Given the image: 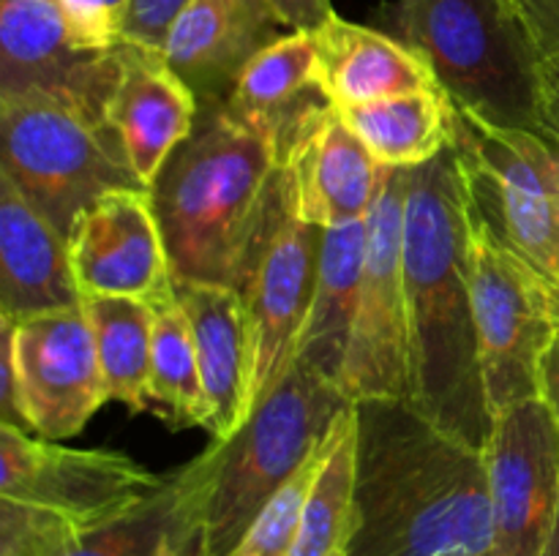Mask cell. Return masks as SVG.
Listing matches in <instances>:
<instances>
[{"label":"cell","mask_w":559,"mask_h":556,"mask_svg":"<svg viewBox=\"0 0 559 556\" xmlns=\"http://www.w3.org/2000/svg\"><path fill=\"white\" fill-rule=\"evenodd\" d=\"M355 403V527L344 556H491L486 452L409 398Z\"/></svg>","instance_id":"6da1fadb"},{"label":"cell","mask_w":559,"mask_h":556,"mask_svg":"<svg viewBox=\"0 0 559 556\" xmlns=\"http://www.w3.org/2000/svg\"><path fill=\"white\" fill-rule=\"evenodd\" d=\"M404 283L409 401L448 434L486 450L491 412L469 276L467 185L453 145L409 169Z\"/></svg>","instance_id":"7a4b0ae2"},{"label":"cell","mask_w":559,"mask_h":556,"mask_svg":"<svg viewBox=\"0 0 559 556\" xmlns=\"http://www.w3.org/2000/svg\"><path fill=\"white\" fill-rule=\"evenodd\" d=\"M293 123L229 104L197 112L191 134L151 183L173 281L233 287Z\"/></svg>","instance_id":"3957f363"},{"label":"cell","mask_w":559,"mask_h":556,"mask_svg":"<svg viewBox=\"0 0 559 556\" xmlns=\"http://www.w3.org/2000/svg\"><path fill=\"white\" fill-rule=\"evenodd\" d=\"M349 403L336 382L295 360L229 439L189 461L194 556H229Z\"/></svg>","instance_id":"277c9868"},{"label":"cell","mask_w":559,"mask_h":556,"mask_svg":"<svg viewBox=\"0 0 559 556\" xmlns=\"http://www.w3.org/2000/svg\"><path fill=\"white\" fill-rule=\"evenodd\" d=\"M396 25L453 107L544 134L540 55L513 0H402Z\"/></svg>","instance_id":"5b68a950"},{"label":"cell","mask_w":559,"mask_h":556,"mask_svg":"<svg viewBox=\"0 0 559 556\" xmlns=\"http://www.w3.org/2000/svg\"><path fill=\"white\" fill-rule=\"evenodd\" d=\"M0 174L63 234L118 189H147L131 169L107 112L80 98L25 90L0 96Z\"/></svg>","instance_id":"8992f818"},{"label":"cell","mask_w":559,"mask_h":556,"mask_svg":"<svg viewBox=\"0 0 559 556\" xmlns=\"http://www.w3.org/2000/svg\"><path fill=\"white\" fill-rule=\"evenodd\" d=\"M451 145L467 185L469 213L559 283V142L524 129H497L451 104Z\"/></svg>","instance_id":"52a82bcc"},{"label":"cell","mask_w":559,"mask_h":556,"mask_svg":"<svg viewBox=\"0 0 559 556\" xmlns=\"http://www.w3.org/2000/svg\"><path fill=\"white\" fill-rule=\"evenodd\" d=\"M320 249L322 229L298 216L293 172L284 156L233 281L251 333L249 414L298 360Z\"/></svg>","instance_id":"ba28073f"},{"label":"cell","mask_w":559,"mask_h":556,"mask_svg":"<svg viewBox=\"0 0 559 556\" xmlns=\"http://www.w3.org/2000/svg\"><path fill=\"white\" fill-rule=\"evenodd\" d=\"M469 207V202H467ZM469 276L491 420L538 398V363L557 330L551 287L469 213Z\"/></svg>","instance_id":"9c48e42d"},{"label":"cell","mask_w":559,"mask_h":556,"mask_svg":"<svg viewBox=\"0 0 559 556\" xmlns=\"http://www.w3.org/2000/svg\"><path fill=\"white\" fill-rule=\"evenodd\" d=\"M409 169L382 167L366 218V265L358 314L344 360L342 390L349 401L409 398V325L404 283V210Z\"/></svg>","instance_id":"30bf717a"},{"label":"cell","mask_w":559,"mask_h":556,"mask_svg":"<svg viewBox=\"0 0 559 556\" xmlns=\"http://www.w3.org/2000/svg\"><path fill=\"white\" fill-rule=\"evenodd\" d=\"M167 485L134 458L112 450H74L0 423V499L22 501L98 529L136 510Z\"/></svg>","instance_id":"8fae6325"},{"label":"cell","mask_w":559,"mask_h":556,"mask_svg":"<svg viewBox=\"0 0 559 556\" xmlns=\"http://www.w3.org/2000/svg\"><path fill=\"white\" fill-rule=\"evenodd\" d=\"M0 330L14 360L20 428L52 442L80 434L107 401L85 305L22 322L0 316Z\"/></svg>","instance_id":"7c38bea8"},{"label":"cell","mask_w":559,"mask_h":556,"mask_svg":"<svg viewBox=\"0 0 559 556\" xmlns=\"http://www.w3.org/2000/svg\"><path fill=\"white\" fill-rule=\"evenodd\" d=\"M489 469L491 556H540L559 510V428L540 398H527L491 420Z\"/></svg>","instance_id":"4fadbf2b"},{"label":"cell","mask_w":559,"mask_h":556,"mask_svg":"<svg viewBox=\"0 0 559 556\" xmlns=\"http://www.w3.org/2000/svg\"><path fill=\"white\" fill-rule=\"evenodd\" d=\"M69 251L82 300L162 303L175 289L151 189H118L93 202L71 232Z\"/></svg>","instance_id":"5bb4252c"},{"label":"cell","mask_w":559,"mask_h":556,"mask_svg":"<svg viewBox=\"0 0 559 556\" xmlns=\"http://www.w3.org/2000/svg\"><path fill=\"white\" fill-rule=\"evenodd\" d=\"M115 80V47H80L58 0H0V96L44 90L107 112Z\"/></svg>","instance_id":"9a60e30c"},{"label":"cell","mask_w":559,"mask_h":556,"mask_svg":"<svg viewBox=\"0 0 559 556\" xmlns=\"http://www.w3.org/2000/svg\"><path fill=\"white\" fill-rule=\"evenodd\" d=\"M287 33L271 0H191L175 20L162 55L197 107H222L233 98L246 65Z\"/></svg>","instance_id":"2e32d148"},{"label":"cell","mask_w":559,"mask_h":556,"mask_svg":"<svg viewBox=\"0 0 559 556\" xmlns=\"http://www.w3.org/2000/svg\"><path fill=\"white\" fill-rule=\"evenodd\" d=\"M287 164L306 223L347 227L369 218L382 167L333 104L317 101L289 129Z\"/></svg>","instance_id":"e0dca14e"},{"label":"cell","mask_w":559,"mask_h":556,"mask_svg":"<svg viewBox=\"0 0 559 556\" xmlns=\"http://www.w3.org/2000/svg\"><path fill=\"white\" fill-rule=\"evenodd\" d=\"M115 55L118 80L107 101V120L136 178L151 189L169 153L191 134L200 107L162 52L118 41Z\"/></svg>","instance_id":"ac0fdd59"},{"label":"cell","mask_w":559,"mask_h":556,"mask_svg":"<svg viewBox=\"0 0 559 556\" xmlns=\"http://www.w3.org/2000/svg\"><path fill=\"white\" fill-rule=\"evenodd\" d=\"M82 305L69 240L0 174V309L22 322Z\"/></svg>","instance_id":"d6986e66"},{"label":"cell","mask_w":559,"mask_h":556,"mask_svg":"<svg viewBox=\"0 0 559 556\" xmlns=\"http://www.w3.org/2000/svg\"><path fill=\"white\" fill-rule=\"evenodd\" d=\"M207 392V434L224 442L249 418L251 333L240 294L222 283L175 281Z\"/></svg>","instance_id":"ffe728a7"},{"label":"cell","mask_w":559,"mask_h":556,"mask_svg":"<svg viewBox=\"0 0 559 556\" xmlns=\"http://www.w3.org/2000/svg\"><path fill=\"white\" fill-rule=\"evenodd\" d=\"M317 36V87L336 109L440 90L415 49L371 27L333 14Z\"/></svg>","instance_id":"44dd1931"},{"label":"cell","mask_w":559,"mask_h":556,"mask_svg":"<svg viewBox=\"0 0 559 556\" xmlns=\"http://www.w3.org/2000/svg\"><path fill=\"white\" fill-rule=\"evenodd\" d=\"M366 221L322 229L320 267L309 316L298 343V360L342 387L344 360L358 314L366 265Z\"/></svg>","instance_id":"7402d4cb"},{"label":"cell","mask_w":559,"mask_h":556,"mask_svg":"<svg viewBox=\"0 0 559 556\" xmlns=\"http://www.w3.org/2000/svg\"><path fill=\"white\" fill-rule=\"evenodd\" d=\"M380 167L415 169L451 145V101L445 93H407L338 109Z\"/></svg>","instance_id":"603a6c76"},{"label":"cell","mask_w":559,"mask_h":556,"mask_svg":"<svg viewBox=\"0 0 559 556\" xmlns=\"http://www.w3.org/2000/svg\"><path fill=\"white\" fill-rule=\"evenodd\" d=\"M355 456H358V418L349 403L333 423L322 445L311 488L300 510L298 537L289 556L347 554L355 527Z\"/></svg>","instance_id":"cb8c5ba5"},{"label":"cell","mask_w":559,"mask_h":556,"mask_svg":"<svg viewBox=\"0 0 559 556\" xmlns=\"http://www.w3.org/2000/svg\"><path fill=\"white\" fill-rule=\"evenodd\" d=\"M82 305L96 338L107 401L145 412L156 309L136 298H85Z\"/></svg>","instance_id":"d4e9b609"},{"label":"cell","mask_w":559,"mask_h":556,"mask_svg":"<svg viewBox=\"0 0 559 556\" xmlns=\"http://www.w3.org/2000/svg\"><path fill=\"white\" fill-rule=\"evenodd\" d=\"M156 309L151 349V379H147V409L167 420L173 428L207 423V392L202 382L200 354L189 319L180 309L175 289Z\"/></svg>","instance_id":"484cf974"},{"label":"cell","mask_w":559,"mask_h":556,"mask_svg":"<svg viewBox=\"0 0 559 556\" xmlns=\"http://www.w3.org/2000/svg\"><path fill=\"white\" fill-rule=\"evenodd\" d=\"M309 96H322L317 87V36L289 31L246 65L227 104L240 112L293 123L311 104L322 101H306Z\"/></svg>","instance_id":"4316f807"},{"label":"cell","mask_w":559,"mask_h":556,"mask_svg":"<svg viewBox=\"0 0 559 556\" xmlns=\"http://www.w3.org/2000/svg\"><path fill=\"white\" fill-rule=\"evenodd\" d=\"M167 543L191 551L189 472L167 474V485L153 499L82 537L66 556H158Z\"/></svg>","instance_id":"83f0119b"},{"label":"cell","mask_w":559,"mask_h":556,"mask_svg":"<svg viewBox=\"0 0 559 556\" xmlns=\"http://www.w3.org/2000/svg\"><path fill=\"white\" fill-rule=\"evenodd\" d=\"M325 445V442H322ZM322 447L287 480L282 491L260 510V516L249 523L240 543L229 551V556H289L300 527L306 494L311 488L317 467H320Z\"/></svg>","instance_id":"f1b7e54d"},{"label":"cell","mask_w":559,"mask_h":556,"mask_svg":"<svg viewBox=\"0 0 559 556\" xmlns=\"http://www.w3.org/2000/svg\"><path fill=\"white\" fill-rule=\"evenodd\" d=\"M189 3L191 0H129L123 27H120V41L140 44V47L162 52L175 20L183 14Z\"/></svg>","instance_id":"f546056e"},{"label":"cell","mask_w":559,"mask_h":556,"mask_svg":"<svg viewBox=\"0 0 559 556\" xmlns=\"http://www.w3.org/2000/svg\"><path fill=\"white\" fill-rule=\"evenodd\" d=\"M540 60L559 52V0H513Z\"/></svg>","instance_id":"4dcf8cb0"},{"label":"cell","mask_w":559,"mask_h":556,"mask_svg":"<svg viewBox=\"0 0 559 556\" xmlns=\"http://www.w3.org/2000/svg\"><path fill=\"white\" fill-rule=\"evenodd\" d=\"M273 9L278 11L289 31H320L336 11L331 0H271Z\"/></svg>","instance_id":"1f68e13d"},{"label":"cell","mask_w":559,"mask_h":556,"mask_svg":"<svg viewBox=\"0 0 559 556\" xmlns=\"http://www.w3.org/2000/svg\"><path fill=\"white\" fill-rule=\"evenodd\" d=\"M540 125L559 142V52L540 60Z\"/></svg>","instance_id":"d6a6232c"},{"label":"cell","mask_w":559,"mask_h":556,"mask_svg":"<svg viewBox=\"0 0 559 556\" xmlns=\"http://www.w3.org/2000/svg\"><path fill=\"white\" fill-rule=\"evenodd\" d=\"M538 398L559 428V325L538 363Z\"/></svg>","instance_id":"836d02e7"},{"label":"cell","mask_w":559,"mask_h":556,"mask_svg":"<svg viewBox=\"0 0 559 556\" xmlns=\"http://www.w3.org/2000/svg\"><path fill=\"white\" fill-rule=\"evenodd\" d=\"M540 556H559V510H557L555 529H551V534H549V543H546L544 554H540Z\"/></svg>","instance_id":"e575fe53"},{"label":"cell","mask_w":559,"mask_h":556,"mask_svg":"<svg viewBox=\"0 0 559 556\" xmlns=\"http://www.w3.org/2000/svg\"><path fill=\"white\" fill-rule=\"evenodd\" d=\"M158 556H194V554H189V551H183V548H178V545H173V543H167L162 548V554Z\"/></svg>","instance_id":"d590c367"},{"label":"cell","mask_w":559,"mask_h":556,"mask_svg":"<svg viewBox=\"0 0 559 556\" xmlns=\"http://www.w3.org/2000/svg\"><path fill=\"white\" fill-rule=\"evenodd\" d=\"M551 309H555V319L559 325V283L557 287H551Z\"/></svg>","instance_id":"8d00e7d4"},{"label":"cell","mask_w":559,"mask_h":556,"mask_svg":"<svg viewBox=\"0 0 559 556\" xmlns=\"http://www.w3.org/2000/svg\"><path fill=\"white\" fill-rule=\"evenodd\" d=\"M342 556H344V554H342Z\"/></svg>","instance_id":"74e56055"}]
</instances>
